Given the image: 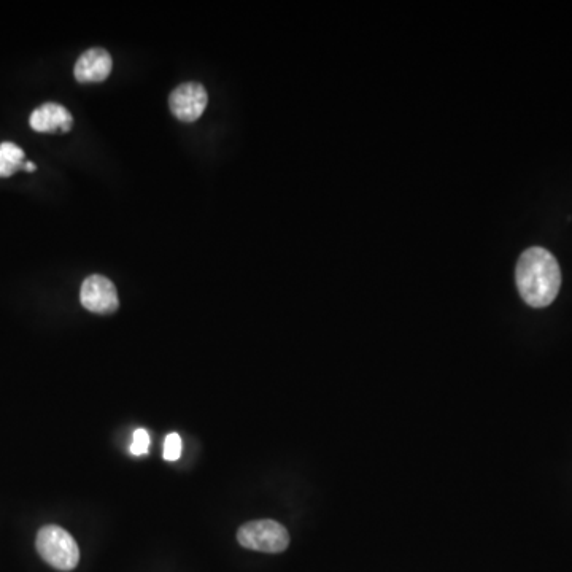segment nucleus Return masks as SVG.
<instances>
[{
    "label": "nucleus",
    "mask_w": 572,
    "mask_h": 572,
    "mask_svg": "<svg viewBox=\"0 0 572 572\" xmlns=\"http://www.w3.org/2000/svg\"><path fill=\"white\" fill-rule=\"evenodd\" d=\"M182 457V437L171 433L164 441L163 458L166 461H177Z\"/></svg>",
    "instance_id": "obj_9"
},
{
    "label": "nucleus",
    "mask_w": 572,
    "mask_h": 572,
    "mask_svg": "<svg viewBox=\"0 0 572 572\" xmlns=\"http://www.w3.org/2000/svg\"><path fill=\"white\" fill-rule=\"evenodd\" d=\"M237 541L245 549L264 553H280L288 549L290 534L285 526L274 520L245 523L237 531Z\"/></svg>",
    "instance_id": "obj_3"
},
{
    "label": "nucleus",
    "mask_w": 572,
    "mask_h": 572,
    "mask_svg": "<svg viewBox=\"0 0 572 572\" xmlns=\"http://www.w3.org/2000/svg\"><path fill=\"white\" fill-rule=\"evenodd\" d=\"M113 59L104 48L85 51L74 67V75L80 83L104 82L112 74Z\"/></svg>",
    "instance_id": "obj_6"
},
{
    "label": "nucleus",
    "mask_w": 572,
    "mask_h": 572,
    "mask_svg": "<svg viewBox=\"0 0 572 572\" xmlns=\"http://www.w3.org/2000/svg\"><path fill=\"white\" fill-rule=\"evenodd\" d=\"M82 306L99 315L113 314L120 307V299L112 280L104 275H89L80 290Z\"/></svg>",
    "instance_id": "obj_4"
},
{
    "label": "nucleus",
    "mask_w": 572,
    "mask_h": 572,
    "mask_svg": "<svg viewBox=\"0 0 572 572\" xmlns=\"http://www.w3.org/2000/svg\"><path fill=\"white\" fill-rule=\"evenodd\" d=\"M24 169H26L28 172H34L37 167H35L34 163H29V161H26V164H24Z\"/></svg>",
    "instance_id": "obj_11"
},
{
    "label": "nucleus",
    "mask_w": 572,
    "mask_h": 572,
    "mask_svg": "<svg viewBox=\"0 0 572 572\" xmlns=\"http://www.w3.org/2000/svg\"><path fill=\"white\" fill-rule=\"evenodd\" d=\"M35 547L43 561L58 571H72L80 561L77 542L61 526H43L35 539Z\"/></svg>",
    "instance_id": "obj_2"
},
{
    "label": "nucleus",
    "mask_w": 572,
    "mask_h": 572,
    "mask_svg": "<svg viewBox=\"0 0 572 572\" xmlns=\"http://www.w3.org/2000/svg\"><path fill=\"white\" fill-rule=\"evenodd\" d=\"M515 279L523 301L536 309L550 306L560 293V266L545 248L533 247L520 256Z\"/></svg>",
    "instance_id": "obj_1"
},
{
    "label": "nucleus",
    "mask_w": 572,
    "mask_h": 572,
    "mask_svg": "<svg viewBox=\"0 0 572 572\" xmlns=\"http://www.w3.org/2000/svg\"><path fill=\"white\" fill-rule=\"evenodd\" d=\"M31 128L37 132H55L61 129L62 132H69L74 124V118L64 105L48 102L35 109L29 118Z\"/></svg>",
    "instance_id": "obj_7"
},
{
    "label": "nucleus",
    "mask_w": 572,
    "mask_h": 572,
    "mask_svg": "<svg viewBox=\"0 0 572 572\" xmlns=\"http://www.w3.org/2000/svg\"><path fill=\"white\" fill-rule=\"evenodd\" d=\"M150 442V434H148L147 429H136V433H134V437H132V455H136V457L147 455L148 449H150Z\"/></svg>",
    "instance_id": "obj_10"
},
{
    "label": "nucleus",
    "mask_w": 572,
    "mask_h": 572,
    "mask_svg": "<svg viewBox=\"0 0 572 572\" xmlns=\"http://www.w3.org/2000/svg\"><path fill=\"white\" fill-rule=\"evenodd\" d=\"M209 102L207 89L201 83H182L169 96V107L183 123H194L201 118Z\"/></svg>",
    "instance_id": "obj_5"
},
{
    "label": "nucleus",
    "mask_w": 572,
    "mask_h": 572,
    "mask_svg": "<svg viewBox=\"0 0 572 572\" xmlns=\"http://www.w3.org/2000/svg\"><path fill=\"white\" fill-rule=\"evenodd\" d=\"M24 151L16 143H0V177H12L16 171L23 169Z\"/></svg>",
    "instance_id": "obj_8"
}]
</instances>
